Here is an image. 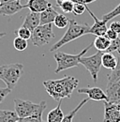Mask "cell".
I'll return each mask as SVG.
<instances>
[{
	"mask_svg": "<svg viewBox=\"0 0 120 122\" xmlns=\"http://www.w3.org/2000/svg\"><path fill=\"white\" fill-rule=\"evenodd\" d=\"M120 48V38H117L114 41H111V44L109 46V48L106 50L107 53H114L116 52Z\"/></svg>",
	"mask_w": 120,
	"mask_h": 122,
	"instance_id": "4316f807",
	"label": "cell"
},
{
	"mask_svg": "<svg viewBox=\"0 0 120 122\" xmlns=\"http://www.w3.org/2000/svg\"><path fill=\"white\" fill-rule=\"evenodd\" d=\"M89 101V99L87 98V99H85V100H83L77 106L75 107L74 109L71 111V112H70L68 115H66L65 117H64V118H63V120L61 122H72V119H73V117H75V115H76V113L82 108V107L84 106L87 102Z\"/></svg>",
	"mask_w": 120,
	"mask_h": 122,
	"instance_id": "ffe728a7",
	"label": "cell"
},
{
	"mask_svg": "<svg viewBox=\"0 0 120 122\" xmlns=\"http://www.w3.org/2000/svg\"><path fill=\"white\" fill-rule=\"evenodd\" d=\"M15 34L18 36V37H20V38H22V39H25V40H30L31 39V36H32V31L29 30L28 28H26V27H25V26H21L18 30L15 31Z\"/></svg>",
	"mask_w": 120,
	"mask_h": 122,
	"instance_id": "d4e9b609",
	"label": "cell"
},
{
	"mask_svg": "<svg viewBox=\"0 0 120 122\" xmlns=\"http://www.w3.org/2000/svg\"><path fill=\"white\" fill-rule=\"evenodd\" d=\"M86 10L89 12V14L91 15V17L94 19V22H95L94 25L90 27L88 34L95 35L96 37H98V36H104L105 34H106V31L108 30L107 22L103 21L102 19H101V20L98 19V18L96 17V15L89 10V8L87 7V5H86Z\"/></svg>",
	"mask_w": 120,
	"mask_h": 122,
	"instance_id": "9c48e42d",
	"label": "cell"
},
{
	"mask_svg": "<svg viewBox=\"0 0 120 122\" xmlns=\"http://www.w3.org/2000/svg\"><path fill=\"white\" fill-rule=\"evenodd\" d=\"M110 44H111V41L105 35L98 36L93 42V45L95 46V48L98 51H101V52H106V50L109 48Z\"/></svg>",
	"mask_w": 120,
	"mask_h": 122,
	"instance_id": "ac0fdd59",
	"label": "cell"
},
{
	"mask_svg": "<svg viewBox=\"0 0 120 122\" xmlns=\"http://www.w3.org/2000/svg\"><path fill=\"white\" fill-rule=\"evenodd\" d=\"M41 122H47V121H42V120H41Z\"/></svg>",
	"mask_w": 120,
	"mask_h": 122,
	"instance_id": "74e56055",
	"label": "cell"
},
{
	"mask_svg": "<svg viewBox=\"0 0 120 122\" xmlns=\"http://www.w3.org/2000/svg\"><path fill=\"white\" fill-rule=\"evenodd\" d=\"M103 53L104 52L98 51V53H96L95 55L91 56H82L80 59V64H82L89 71L92 79L95 82H97L98 80V74L102 66L101 57H102Z\"/></svg>",
	"mask_w": 120,
	"mask_h": 122,
	"instance_id": "52a82bcc",
	"label": "cell"
},
{
	"mask_svg": "<svg viewBox=\"0 0 120 122\" xmlns=\"http://www.w3.org/2000/svg\"><path fill=\"white\" fill-rule=\"evenodd\" d=\"M13 46L17 51H20V52L25 51L27 48V41L20 37H17L13 41Z\"/></svg>",
	"mask_w": 120,
	"mask_h": 122,
	"instance_id": "cb8c5ba5",
	"label": "cell"
},
{
	"mask_svg": "<svg viewBox=\"0 0 120 122\" xmlns=\"http://www.w3.org/2000/svg\"><path fill=\"white\" fill-rule=\"evenodd\" d=\"M63 1H66V0H56V2H63Z\"/></svg>",
	"mask_w": 120,
	"mask_h": 122,
	"instance_id": "8d00e7d4",
	"label": "cell"
},
{
	"mask_svg": "<svg viewBox=\"0 0 120 122\" xmlns=\"http://www.w3.org/2000/svg\"><path fill=\"white\" fill-rule=\"evenodd\" d=\"M116 53H117V56H118V59H120V48L116 51Z\"/></svg>",
	"mask_w": 120,
	"mask_h": 122,
	"instance_id": "d590c367",
	"label": "cell"
},
{
	"mask_svg": "<svg viewBox=\"0 0 120 122\" xmlns=\"http://www.w3.org/2000/svg\"><path fill=\"white\" fill-rule=\"evenodd\" d=\"M110 28H111L112 30L115 31V32L119 35L120 34V22H118V21H114L113 23H111Z\"/></svg>",
	"mask_w": 120,
	"mask_h": 122,
	"instance_id": "1f68e13d",
	"label": "cell"
},
{
	"mask_svg": "<svg viewBox=\"0 0 120 122\" xmlns=\"http://www.w3.org/2000/svg\"><path fill=\"white\" fill-rule=\"evenodd\" d=\"M55 38L53 32V24L48 25H40L32 31L31 41L34 46L42 47L50 43Z\"/></svg>",
	"mask_w": 120,
	"mask_h": 122,
	"instance_id": "8992f818",
	"label": "cell"
},
{
	"mask_svg": "<svg viewBox=\"0 0 120 122\" xmlns=\"http://www.w3.org/2000/svg\"><path fill=\"white\" fill-rule=\"evenodd\" d=\"M19 120L20 117L15 112L0 109V122H17Z\"/></svg>",
	"mask_w": 120,
	"mask_h": 122,
	"instance_id": "d6986e66",
	"label": "cell"
},
{
	"mask_svg": "<svg viewBox=\"0 0 120 122\" xmlns=\"http://www.w3.org/2000/svg\"><path fill=\"white\" fill-rule=\"evenodd\" d=\"M85 10H86V5L80 4V3H74L73 13L75 15H82Z\"/></svg>",
	"mask_w": 120,
	"mask_h": 122,
	"instance_id": "83f0119b",
	"label": "cell"
},
{
	"mask_svg": "<svg viewBox=\"0 0 120 122\" xmlns=\"http://www.w3.org/2000/svg\"><path fill=\"white\" fill-rule=\"evenodd\" d=\"M105 94L107 96L106 102L111 103L118 102L120 100V81L114 84H107Z\"/></svg>",
	"mask_w": 120,
	"mask_h": 122,
	"instance_id": "7c38bea8",
	"label": "cell"
},
{
	"mask_svg": "<svg viewBox=\"0 0 120 122\" xmlns=\"http://www.w3.org/2000/svg\"><path fill=\"white\" fill-rule=\"evenodd\" d=\"M61 104H62V100L59 101L58 105L55 109L51 110L48 115H47V122H61L64 118V113L61 110Z\"/></svg>",
	"mask_w": 120,
	"mask_h": 122,
	"instance_id": "e0dca14e",
	"label": "cell"
},
{
	"mask_svg": "<svg viewBox=\"0 0 120 122\" xmlns=\"http://www.w3.org/2000/svg\"><path fill=\"white\" fill-rule=\"evenodd\" d=\"M119 15H120V4L116 8H115L112 11H110L109 13H106V14H104V15L102 16V20L105 21V22H108L111 19H113V18H115V17Z\"/></svg>",
	"mask_w": 120,
	"mask_h": 122,
	"instance_id": "484cf974",
	"label": "cell"
},
{
	"mask_svg": "<svg viewBox=\"0 0 120 122\" xmlns=\"http://www.w3.org/2000/svg\"><path fill=\"white\" fill-rule=\"evenodd\" d=\"M93 44H90L86 48H85L81 53L77 54V55H70V54H66L64 52H59V51H55V53L54 54V57L57 63V67L55 70V73H58L62 71L73 68V67H78L80 65V59L82 56H84V55L85 53H87V51L92 47Z\"/></svg>",
	"mask_w": 120,
	"mask_h": 122,
	"instance_id": "3957f363",
	"label": "cell"
},
{
	"mask_svg": "<svg viewBox=\"0 0 120 122\" xmlns=\"http://www.w3.org/2000/svg\"><path fill=\"white\" fill-rule=\"evenodd\" d=\"M115 105H116V108H117V110L120 112V100L118 102H115Z\"/></svg>",
	"mask_w": 120,
	"mask_h": 122,
	"instance_id": "836d02e7",
	"label": "cell"
},
{
	"mask_svg": "<svg viewBox=\"0 0 120 122\" xmlns=\"http://www.w3.org/2000/svg\"><path fill=\"white\" fill-rule=\"evenodd\" d=\"M41 115H38V116H32L28 117H25V118H20V122H41Z\"/></svg>",
	"mask_w": 120,
	"mask_h": 122,
	"instance_id": "f1b7e54d",
	"label": "cell"
},
{
	"mask_svg": "<svg viewBox=\"0 0 120 122\" xmlns=\"http://www.w3.org/2000/svg\"><path fill=\"white\" fill-rule=\"evenodd\" d=\"M103 122H120V112L117 110L115 103L105 102Z\"/></svg>",
	"mask_w": 120,
	"mask_h": 122,
	"instance_id": "30bf717a",
	"label": "cell"
},
{
	"mask_svg": "<svg viewBox=\"0 0 120 122\" xmlns=\"http://www.w3.org/2000/svg\"><path fill=\"white\" fill-rule=\"evenodd\" d=\"M90 27L91 26H89L85 23V24H78L74 19L69 20V27H68L67 32L64 34V36L57 42H55L51 47L50 52H55L65 44L79 39L80 37H82L85 34H88Z\"/></svg>",
	"mask_w": 120,
	"mask_h": 122,
	"instance_id": "7a4b0ae2",
	"label": "cell"
},
{
	"mask_svg": "<svg viewBox=\"0 0 120 122\" xmlns=\"http://www.w3.org/2000/svg\"><path fill=\"white\" fill-rule=\"evenodd\" d=\"M70 1H72L73 3H80V4L87 5V4L92 3V2H94V1H96V0H70Z\"/></svg>",
	"mask_w": 120,
	"mask_h": 122,
	"instance_id": "d6a6232c",
	"label": "cell"
},
{
	"mask_svg": "<svg viewBox=\"0 0 120 122\" xmlns=\"http://www.w3.org/2000/svg\"><path fill=\"white\" fill-rule=\"evenodd\" d=\"M58 12L54 9V7H50L44 11L40 13V25H48V24H54V21L55 19Z\"/></svg>",
	"mask_w": 120,
	"mask_h": 122,
	"instance_id": "9a60e30c",
	"label": "cell"
},
{
	"mask_svg": "<svg viewBox=\"0 0 120 122\" xmlns=\"http://www.w3.org/2000/svg\"><path fill=\"white\" fill-rule=\"evenodd\" d=\"M101 62H102V66L104 67L105 69L108 70H114L118 62V58L112 53H107L104 52L101 57Z\"/></svg>",
	"mask_w": 120,
	"mask_h": 122,
	"instance_id": "2e32d148",
	"label": "cell"
},
{
	"mask_svg": "<svg viewBox=\"0 0 120 122\" xmlns=\"http://www.w3.org/2000/svg\"><path fill=\"white\" fill-rule=\"evenodd\" d=\"M0 6H1V1H0Z\"/></svg>",
	"mask_w": 120,
	"mask_h": 122,
	"instance_id": "f35d334b",
	"label": "cell"
},
{
	"mask_svg": "<svg viewBox=\"0 0 120 122\" xmlns=\"http://www.w3.org/2000/svg\"><path fill=\"white\" fill-rule=\"evenodd\" d=\"M17 122H20V120H19V121H17Z\"/></svg>",
	"mask_w": 120,
	"mask_h": 122,
	"instance_id": "ab89813d",
	"label": "cell"
},
{
	"mask_svg": "<svg viewBox=\"0 0 120 122\" xmlns=\"http://www.w3.org/2000/svg\"><path fill=\"white\" fill-rule=\"evenodd\" d=\"M4 36H6V33H5V32H0V39L3 38Z\"/></svg>",
	"mask_w": 120,
	"mask_h": 122,
	"instance_id": "e575fe53",
	"label": "cell"
},
{
	"mask_svg": "<svg viewBox=\"0 0 120 122\" xmlns=\"http://www.w3.org/2000/svg\"><path fill=\"white\" fill-rule=\"evenodd\" d=\"M26 5L30 11L38 13H41L48 8L52 7V4L47 0H28Z\"/></svg>",
	"mask_w": 120,
	"mask_h": 122,
	"instance_id": "4fadbf2b",
	"label": "cell"
},
{
	"mask_svg": "<svg viewBox=\"0 0 120 122\" xmlns=\"http://www.w3.org/2000/svg\"><path fill=\"white\" fill-rule=\"evenodd\" d=\"M120 81V59H118L116 67L112 70V71L108 74V84H114Z\"/></svg>",
	"mask_w": 120,
	"mask_h": 122,
	"instance_id": "44dd1931",
	"label": "cell"
},
{
	"mask_svg": "<svg viewBox=\"0 0 120 122\" xmlns=\"http://www.w3.org/2000/svg\"><path fill=\"white\" fill-rule=\"evenodd\" d=\"M24 71V65L13 63L0 66V80H2L8 88L13 89L20 80Z\"/></svg>",
	"mask_w": 120,
	"mask_h": 122,
	"instance_id": "5b68a950",
	"label": "cell"
},
{
	"mask_svg": "<svg viewBox=\"0 0 120 122\" xmlns=\"http://www.w3.org/2000/svg\"><path fill=\"white\" fill-rule=\"evenodd\" d=\"M40 25V13L30 11L25 17L22 26H25V27L28 28L29 30L33 31Z\"/></svg>",
	"mask_w": 120,
	"mask_h": 122,
	"instance_id": "5bb4252c",
	"label": "cell"
},
{
	"mask_svg": "<svg viewBox=\"0 0 120 122\" xmlns=\"http://www.w3.org/2000/svg\"><path fill=\"white\" fill-rule=\"evenodd\" d=\"M105 36H106L110 41H114V40H115V39H117V38H118V34H117L115 31L112 30L111 28H109L108 30L106 31Z\"/></svg>",
	"mask_w": 120,
	"mask_h": 122,
	"instance_id": "4dcf8cb0",
	"label": "cell"
},
{
	"mask_svg": "<svg viewBox=\"0 0 120 122\" xmlns=\"http://www.w3.org/2000/svg\"><path fill=\"white\" fill-rule=\"evenodd\" d=\"M11 92V89L8 88V87H5V88H2L0 87V103L5 100V98Z\"/></svg>",
	"mask_w": 120,
	"mask_h": 122,
	"instance_id": "f546056e",
	"label": "cell"
},
{
	"mask_svg": "<svg viewBox=\"0 0 120 122\" xmlns=\"http://www.w3.org/2000/svg\"><path fill=\"white\" fill-rule=\"evenodd\" d=\"M54 25L56 26V27H58V28H65L66 26H68L69 25V19L67 18V16H65L64 14H60L58 13L56 17H55V21H54Z\"/></svg>",
	"mask_w": 120,
	"mask_h": 122,
	"instance_id": "7402d4cb",
	"label": "cell"
},
{
	"mask_svg": "<svg viewBox=\"0 0 120 122\" xmlns=\"http://www.w3.org/2000/svg\"><path fill=\"white\" fill-rule=\"evenodd\" d=\"M57 6H59V8L62 10L63 12L65 13H70V12H73V6H74V3L70 0H66V1H63V2H56Z\"/></svg>",
	"mask_w": 120,
	"mask_h": 122,
	"instance_id": "603a6c76",
	"label": "cell"
},
{
	"mask_svg": "<svg viewBox=\"0 0 120 122\" xmlns=\"http://www.w3.org/2000/svg\"><path fill=\"white\" fill-rule=\"evenodd\" d=\"M78 93L80 94H86L88 96L89 100L93 101H107V96L105 92L97 86L94 87H83L78 90Z\"/></svg>",
	"mask_w": 120,
	"mask_h": 122,
	"instance_id": "8fae6325",
	"label": "cell"
},
{
	"mask_svg": "<svg viewBox=\"0 0 120 122\" xmlns=\"http://www.w3.org/2000/svg\"><path fill=\"white\" fill-rule=\"evenodd\" d=\"M78 84V79L72 76H65L57 80H47L43 82L46 92L56 102L65 98L70 99L72 92L77 88Z\"/></svg>",
	"mask_w": 120,
	"mask_h": 122,
	"instance_id": "6da1fadb",
	"label": "cell"
},
{
	"mask_svg": "<svg viewBox=\"0 0 120 122\" xmlns=\"http://www.w3.org/2000/svg\"><path fill=\"white\" fill-rule=\"evenodd\" d=\"M25 8L27 5L21 4V0H1L0 15L12 16Z\"/></svg>",
	"mask_w": 120,
	"mask_h": 122,
	"instance_id": "ba28073f",
	"label": "cell"
},
{
	"mask_svg": "<svg viewBox=\"0 0 120 122\" xmlns=\"http://www.w3.org/2000/svg\"><path fill=\"white\" fill-rule=\"evenodd\" d=\"M46 102H41L40 103H34L29 101H25L16 98L14 99L15 113L20 118H25L32 116H38L43 114L46 109Z\"/></svg>",
	"mask_w": 120,
	"mask_h": 122,
	"instance_id": "277c9868",
	"label": "cell"
}]
</instances>
